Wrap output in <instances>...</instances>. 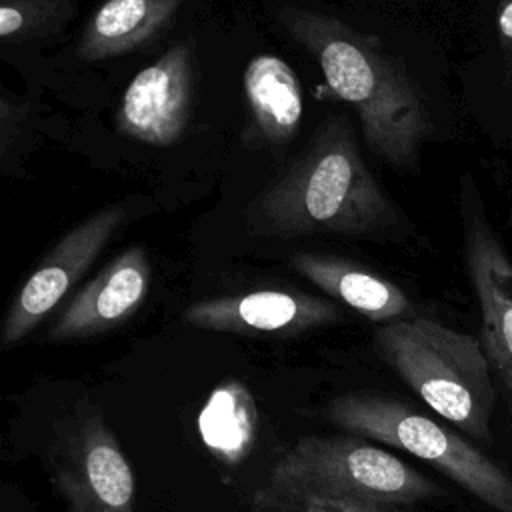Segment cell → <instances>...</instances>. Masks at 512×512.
<instances>
[{
  "label": "cell",
  "instance_id": "1",
  "mask_svg": "<svg viewBox=\"0 0 512 512\" xmlns=\"http://www.w3.org/2000/svg\"><path fill=\"white\" fill-rule=\"evenodd\" d=\"M398 224V212L364 164L346 118H328L308 148L248 208L256 234L368 236Z\"/></svg>",
  "mask_w": 512,
  "mask_h": 512
},
{
  "label": "cell",
  "instance_id": "2",
  "mask_svg": "<svg viewBox=\"0 0 512 512\" xmlns=\"http://www.w3.org/2000/svg\"><path fill=\"white\" fill-rule=\"evenodd\" d=\"M280 20L316 58L328 88L356 110L370 150L396 170H414L432 120L418 86L382 44L312 10L282 8Z\"/></svg>",
  "mask_w": 512,
  "mask_h": 512
},
{
  "label": "cell",
  "instance_id": "3",
  "mask_svg": "<svg viewBox=\"0 0 512 512\" xmlns=\"http://www.w3.org/2000/svg\"><path fill=\"white\" fill-rule=\"evenodd\" d=\"M434 494L426 476L358 436H304L276 462L256 502L298 512L312 504L384 512Z\"/></svg>",
  "mask_w": 512,
  "mask_h": 512
},
{
  "label": "cell",
  "instance_id": "4",
  "mask_svg": "<svg viewBox=\"0 0 512 512\" xmlns=\"http://www.w3.org/2000/svg\"><path fill=\"white\" fill-rule=\"evenodd\" d=\"M374 344L438 416L478 442L492 440L496 386L480 338L414 316L382 324Z\"/></svg>",
  "mask_w": 512,
  "mask_h": 512
},
{
  "label": "cell",
  "instance_id": "5",
  "mask_svg": "<svg viewBox=\"0 0 512 512\" xmlns=\"http://www.w3.org/2000/svg\"><path fill=\"white\" fill-rule=\"evenodd\" d=\"M328 418L342 430L404 450L440 470L496 512H512V474L462 434L410 406L376 394L330 402Z\"/></svg>",
  "mask_w": 512,
  "mask_h": 512
},
{
  "label": "cell",
  "instance_id": "6",
  "mask_svg": "<svg viewBox=\"0 0 512 512\" xmlns=\"http://www.w3.org/2000/svg\"><path fill=\"white\" fill-rule=\"evenodd\" d=\"M48 462L68 512H134L130 462L96 406H78L56 426Z\"/></svg>",
  "mask_w": 512,
  "mask_h": 512
},
{
  "label": "cell",
  "instance_id": "7",
  "mask_svg": "<svg viewBox=\"0 0 512 512\" xmlns=\"http://www.w3.org/2000/svg\"><path fill=\"white\" fill-rule=\"evenodd\" d=\"M124 220L120 204L108 206L70 228L44 256L14 296L0 330L4 348L22 342L84 276Z\"/></svg>",
  "mask_w": 512,
  "mask_h": 512
},
{
  "label": "cell",
  "instance_id": "8",
  "mask_svg": "<svg viewBox=\"0 0 512 512\" xmlns=\"http://www.w3.org/2000/svg\"><path fill=\"white\" fill-rule=\"evenodd\" d=\"M192 86L190 46L166 50L126 86L116 116L120 132L152 146L174 144L190 120Z\"/></svg>",
  "mask_w": 512,
  "mask_h": 512
},
{
  "label": "cell",
  "instance_id": "9",
  "mask_svg": "<svg viewBox=\"0 0 512 512\" xmlns=\"http://www.w3.org/2000/svg\"><path fill=\"white\" fill-rule=\"evenodd\" d=\"M464 254L480 308V342L512 412V260L480 214L466 220Z\"/></svg>",
  "mask_w": 512,
  "mask_h": 512
},
{
  "label": "cell",
  "instance_id": "10",
  "mask_svg": "<svg viewBox=\"0 0 512 512\" xmlns=\"http://www.w3.org/2000/svg\"><path fill=\"white\" fill-rule=\"evenodd\" d=\"M188 326L230 334H300L332 324L338 308L312 294L294 290H256L202 300L182 314Z\"/></svg>",
  "mask_w": 512,
  "mask_h": 512
},
{
  "label": "cell",
  "instance_id": "11",
  "mask_svg": "<svg viewBox=\"0 0 512 512\" xmlns=\"http://www.w3.org/2000/svg\"><path fill=\"white\" fill-rule=\"evenodd\" d=\"M150 258L144 246H130L110 260L58 314L50 340H78L124 324L146 300Z\"/></svg>",
  "mask_w": 512,
  "mask_h": 512
},
{
  "label": "cell",
  "instance_id": "12",
  "mask_svg": "<svg viewBox=\"0 0 512 512\" xmlns=\"http://www.w3.org/2000/svg\"><path fill=\"white\" fill-rule=\"evenodd\" d=\"M292 266L320 290L374 322L414 318V306L394 282L354 262L326 254H296Z\"/></svg>",
  "mask_w": 512,
  "mask_h": 512
},
{
  "label": "cell",
  "instance_id": "13",
  "mask_svg": "<svg viewBox=\"0 0 512 512\" xmlns=\"http://www.w3.org/2000/svg\"><path fill=\"white\" fill-rule=\"evenodd\" d=\"M184 0H106L88 20L78 56L82 60L116 58L156 36Z\"/></svg>",
  "mask_w": 512,
  "mask_h": 512
},
{
  "label": "cell",
  "instance_id": "14",
  "mask_svg": "<svg viewBox=\"0 0 512 512\" xmlns=\"http://www.w3.org/2000/svg\"><path fill=\"white\" fill-rule=\"evenodd\" d=\"M244 92L252 122L272 144L290 142L304 112L296 72L276 54L254 56L244 70Z\"/></svg>",
  "mask_w": 512,
  "mask_h": 512
},
{
  "label": "cell",
  "instance_id": "15",
  "mask_svg": "<svg viewBox=\"0 0 512 512\" xmlns=\"http://www.w3.org/2000/svg\"><path fill=\"white\" fill-rule=\"evenodd\" d=\"M198 432L218 462H244L258 438V408L248 386L238 380L220 382L198 414Z\"/></svg>",
  "mask_w": 512,
  "mask_h": 512
},
{
  "label": "cell",
  "instance_id": "16",
  "mask_svg": "<svg viewBox=\"0 0 512 512\" xmlns=\"http://www.w3.org/2000/svg\"><path fill=\"white\" fill-rule=\"evenodd\" d=\"M72 0H0V38L26 42L60 28L72 14Z\"/></svg>",
  "mask_w": 512,
  "mask_h": 512
},
{
  "label": "cell",
  "instance_id": "17",
  "mask_svg": "<svg viewBox=\"0 0 512 512\" xmlns=\"http://www.w3.org/2000/svg\"><path fill=\"white\" fill-rule=\"evenodd\" d=\"M496 26L502 44L512 50V0H500L496 12Z\"/></svg>",
  "mask_w": 512,
  "mask_h": 512
},
{
  "label": "cell",
  "instance_id": "18",
  "mask_svg": "<svg viewBox=\"0 0 512 512\" xmlns=\"http://www.w3.org/2000/svg\"><path fill=\"white\" fill-rule=\"evenodd\" d=\"M302 512H364V510H352V508H342V506H332V504H312L304 508Z\"/></svg>",
  "mask_w": 512,
  "mask_h": 512
}]
</instances>
